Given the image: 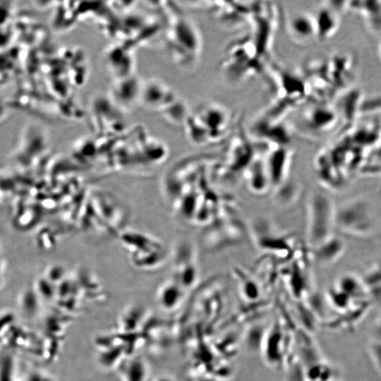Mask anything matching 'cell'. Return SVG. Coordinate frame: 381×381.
<instances>
[{"label": "cell", "instance_id": "obj_1", "mask_svg": "<svg viewBox=\"0 0 381 381\" xmlns=\"http://www.w3.org/2000/svg\"><path fill=\"white\" fill-rule=\"evenodd\" d=\"M189 135L198 144L219 142L231 132L234 123L232 111L217 103L204 104L188 121Z\"/></svg>", "mask_w": 381, "mask_h": 381}, {"label": "cell", "instance_id": "obj_2", "mask_svg": "<svg viewBox=\"0 0 381 381\" xmlns=\"http://www.w3.org/2000/svg\"><path fill=\"white\" fill-rule=\"evenodd\" d=\"M336 208L331 199L319 191H313L306 205V241L312 253L334 237Z\"/></svg>", "mask_w": 381, "mask_h": 381}, {"label": "cell", "instance_id": "obj_3", "mask_svg": "<svg viewBox=\"0 0 381 381\" xmlns=\"http://www.w3.org/2000/svg\"><path fill=\"white\" fill-rule=\"evenodd\" d=\"M337 113L323 102L315 101L302 111L298 126L302 133L316 138L329 131L335 124Z\"/></svg>", "mask_w": 381, "mask_h": 381}, {"label": "cell", "instance_id": "obj_4", "mask_svg": "<svg viewBox=\"0 0 381 381\" xmlns=\"http://www.w3.org/2000/svg\"><path fill=\"white\" fill-rule=\"evenodd\" d=\"M286 30L291 40L299 45L307 44L317 40L313 13L301 12L291 16L286 23Z\"/></svg>", "mask_w": 381, "mask_h": 381}, {"label": "cell", "instance_id": "obj_5", "mask_svg": "<svg viewBox=\"0 0 381 381\" xmlns=\"http://www.w3.org/2000/svg\"><path fill=\"white\" fill-rule=\"evenodd\" d=\"M338 8L331 2H324L313 13L317 40L324 42L332 37L338 30L340 23Z\"/></svg>", "mask_w": 381, "mask_h": 381}, {"label": "cell", "instance_id": "obj_6", "mask_svg": "<svg viewBox=\"0 0 381 381\" xmlns=\"http://www.w3.org/2000/svg\"><path fill=\"white\" fill-rule=\"evenodd\" d=\"M183 289L174 280L164 283L157 291V300L160 306L167 310L180 306L183 298Z\"/></svg>", "mask_w": 381, "mask_h": 381}, {"label": "cell", "instance_id": "obj_7", "mask_svg": "<svg viewBox=\"0 0 381 381\" xmlns=\"http://www.w3.org/2000/svg\"><path fill=\"white\" fill-rule=\"evenodd\" d=\"M379 54H380V56L381 58V43L380 44V47H379Z\"/></svg>", "mask_w": 381, "mask_h": 381}]
</instances>
